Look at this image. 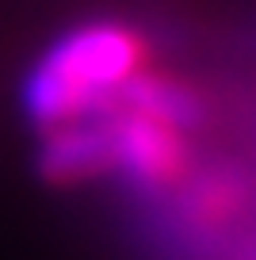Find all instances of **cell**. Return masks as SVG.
Masks as SVG:
<instances>
[{
    "instance_id": "6da1fadb",
    "label": "cell",
    "mask_w": 256,
    "mask_h": 260,
    "mask_svg": "<svg viewBox=\"0 0 256 260\" xmlns=\"http://www.w3.org/2000/svg\"><path fill=\"white\" fill-rule=\"evenodd\" d=\"M149 69V42L130 23H84L61 35L23 81L19 104L35 130L96 115L134 73Z\"/></svg>"
},
{
    "instance_id": "7a4b0ae2",
    "label": "cell",
    "mask_w": 256,
    "mask_h": 260,
    "mask_svg": "<svg viewBox=\"0 0 256 260\" xmlns=\"http://www.w3.org/2000/svg\"><path fill=\"white\" fill-rule=\"evenodd\" d=\"M96 115L107 130L111 172H119L134 191H172L184 184L191 169L187 130L115 100L104 104Z\"/></svg>"
},
{
    "instance_id": "3957f363",
    "label": "cell",
    "mask_w": 256,
    "mask_h": 260,
    "mask_svg": "<svg viewBox=\"0 0 256 260\" xmlns=\"http://www.w3.org/2000/svg\"><path fill=\"white\" fill-rule=\"evenodd\" d=\"M39 172L46 184H88V180L111 172V146H107V130L100 115L65 122L42 134L39 146Z\"/></svg>"
},
{
    "instance_id": "277c9868",
    "label": "cell",
    "mask_w": 256,
    "mask_h": 260,
    "mask_svg": "<svg viewBox=\"0 0 256 260\" xmlns=\"http://www.w3.org/2000/svg\"><path fill=\"white\" fill-rule=\"evenodd\" d=\"M191 207H195V218L199 222H222L241 207V187L233 180L210 176V180L191 187Z\"/></svg>"
}]
</instances>
